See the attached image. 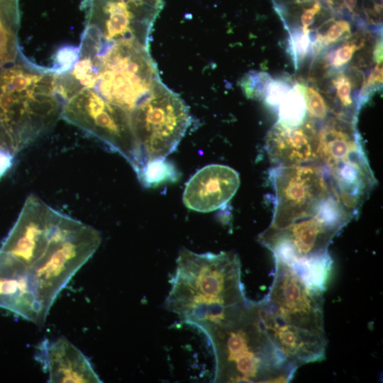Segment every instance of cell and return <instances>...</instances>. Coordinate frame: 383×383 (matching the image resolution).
Returning a JSON list of instances; mask_svg holds the SVG:
<instances>
[{
  "instance_id": "cell-10",
  "label": "cell",
  "mask_w": 383,
  "mask_h": 383,
  "mask_svg": "<svg viewBox=\"0 0 383 383\" xmlns=\"http://www.w3.org/2000/svg\"><path fill=\"white\" fill-rule=\"evenodd\" d=\"M326 173L323 167L310 164L279 166L274 170L275 205L269 227L282 228L312 216L335 196Z\"/></svg>"
},
{
  "instance_id": "cell-4",
  "label": "cell",
  "mask_w": 383,
  "mask_h": 383,
  "mask_svg": "<svg viewBox=\"0 0 383 383\" xmlns=\"http://www.w3.org/2000/svg\"><path fill=\"white\" fill-rule=\"evenodd\" d=\"M202 332L214 355V382H288L298 368L271 340L255 302Z\"/></svg>"
},
{
  "instance_id": "cell-14",
  "label": "cell",
  "mask_w": 383,
  "mask_h": 383,
  "mask_svg": "<svg viewBox=\"0 0 383 383\" xmlns=\"http://www.w3.org/2000/svg\"><path fill=\"white\" fill-rule=\"evenodd\" d=\"M304 89L301 85L296 84L286 94L278 106V123L295 127L305 121L307 110Z\"/></svg>"
},
{
  "instance_id": "cell-27",
  "label": "cell",
  "mask_w": 383,
  "mask_h": 383,
  "mask_svg": "<svg viewBox=\"0 0 383 383\" xmlns=\"http://www.w3.org/2000/svg\"><path fill=\"white\" fill-rule=\"evenodd\" d=\"M312 0H295V2L297 4H309Z\"/></svg>"
},
{
  "instance_id": "cell-20",
  "label": "cell",
  "mask_w": 383,
  "mask_h": 383,
  "mask_svg": "<svg viewBox=\"0 0 383 383\" xmlns=\"http://www.w3.org/2000/svg\"><path fill=\"white\" fill-rule=\"evenodd\" d=\"M350 35V26L349 23L345 20H339L329 26L325 35L321 36L319 35V37L323 43L327 45L338 42L343 38L348 37Z\"/></svg>"
},
{
  "instance_id": "cell-3",
  "label": "cell",
  "mask_w": 383,
  "mask_h": 383,
  "mask_svg": "<svg viewBox=\"0 0 383 383\" xmlns=\"http://www.w3.org/2000/svg\"><path fill=\"white\" fill-rule=\"evenodd\" d=\"M238 256L182 248L165 307L201 331L221 324L248 304Z\"/></svg>"
},
{
  "instance_id": "cell-7",
  "label": "cell",
  "mask_w": 383,
  "mask_h": 383,
  "mask_svg": "<svg viewBox=\"0 0 383 383\" xmlns=\"http://www.w3.org/2000/svg\"><path fill=\"white\" fill-rule=\"evenodd\" d=\"M94 57L96 86L106 101L131 112L165 86L160 82L148 52V40L125 38Z\"/></svg>"
},
{
  "instance_id": "cell-24",
  "label": "cell",
  "mask_w": 383,
  "mask_h": 383,
  "mask_svg": "<svg viewBox=\"0 0 383 383\" xmlns=\"http://www.w3.org/2000/svg\"><path fill=\"white\" fill-rule=\"evenodd\" d=\"M15 155L0 139V179L12 166Z\"/></svg>"
},
{
  "instance_id": "cell-1",
  "label": "cell",
  "mask_w": 383,
  "mask_h": 383,
  "mask_svg": "<svg viewBox=\"0 0 383 383\" xmlns=\"http://www.w3.org/2000/svg\"><path fill=\"white\" fill-rule=\"evenodd\" d=\"M101 242L94 227L64 215L46 255L18 270L0 260V308L43 326L53 303Z\"/></svg>"
},
{
  "instance_id": "cell-22",
  "label": "cell",
  "mask_w": 383,
  "mask_h": 383,
  "mask_svg": "<svg viewBox=\"0 0 383 383\" xmlns=\"http://www.w3.org/2000/svg\"><path fill=\"white\" fill-rule=\"evenodd\" d=\"M307 31H295L292 35V48L294 53H295L294 55L296 60L303 59L307 53L308 47L310 44Z\"/></svg>"
},
{
  "instance_id": "cell-26",
  "label": "cell",
  "mask_w": 383,
  "mask_h": 383,
  "mask_svg": "<svg viewBox=\"0 0 383 383\" xmlns=\"http://www.w3.org/2000/svg\"><path fill=\"white\" fill-rule=\"evenodd\" d=\"M343 4L351 11L355 9L357 3V0H342Z\"/></svg>"
},
{
  "instance_id": "cell-25",
  "label": "cell",
  "mask_w": 383,
  "mask_h": 383,
  "mask_svg": "<svg viewBox=\"0 0 383 383\" xmlns=\"http://www.w3.org/2000/svg\"><path fill=\"white\" fill-rule=\"evenodd\" d=\"M320 11L321 7L316 2H315L311 8L304 10L301 16L303 30H308V28L313 24L316 15L318 14Z\"/></svg>"
},
{
  "instance_id": "cell-28",
  "label": "cell",
  "mask_w": 383,
  "mask_h": 383,
  "mask_svg": "<svg viewBox=\"0 0 383 383\" xmlns=\"http://www.w3.org/2000/svg\"><path fill=\"white\" fill-rule=\"evenodd\" d=\"M333 1H334V2H335V1H338V2H340V1H342V0H333Z\"/></svg>"
},
{
  "instance_id": "cell-19",
  "label": "cell",
  "mask_w": 383,
  "mask_h": 383,
  "mask_svg": "<svg viewBox=\"0 0 383 383\" xmlns=\"http://www.w3.org/2000/svg\"><path fill=\"white\" fill-rule=\"evenodd\" d=\"M336 89V94L339 99L340 111L339 116L342 115V108L348 109L353 106V99L351 97V82L349 79L343 74L338 76L333 82Z\"/></svg>"
},
{
  "instance_id": "cell-11",
  "label": "cell",
  "mask_w": 383,
  "mask_h": 383,
  "mask_svg": "<svg viewBox=\"0 0 383 383\" xmlns=\"http://www.w3.org/2000/svg\"><path fill=\"white\" fill-rule=\"evenodd\" d=\"M239 185V174L235 170L223 165H209L198 170L187 182L183 202L191 210L210 212L228 203Z\"/></svg>"
},
{
  "instance_id": "cell-16",
  "label": "cell",
  "mask_w": 383,
  "mask_h": 383,
  "mask_svg": "<svg viewBox=\"0 0 383 383\" xmlns=\"http://www.w3.org/2000/svg\"><path fill=\"white\" fill-rule=\"evenodd\" d=\"M17 53L14 30L0 16V67L12 62Z\"/></svg>"
},
{
  "instance_id": "cell-18",
  "label": "cell",
  "mask_w": 383,
  "mask_h": 383,
  "mask_svg": "<svg viewBox=\"0 0 383 383\" xmlns=\"http://www.w3.org/2000/svg\"><path fill=\"white\" fill-rule=\"evenodd\" d=\"M291 88L284 80H271L265 91L266 103L272 107H278Z\"/></svg>"
},
{
  "instance_id": "cell-5",
  "label": "cell",
  "mask_w": 383,
  "mask_h": 383,
  "mask_svg": "<svg viewBox=\"0 0 383 383\" xmlns=\"http://www.w3.org/2000/svg\"><path fill=\"white\" fill-rule=\"evenodd\" d=\"M57 79L19 65L0 69V138L16 154L62 115Z\"/></svg>"
},
{
  "instance_id": "cell-13",
  "label": "cell",
  "mask_w": 383,
  "mask_h": 383,
  "mask_svg": "<svg viewBox=\"0 0 383 383\" xmlns=\"http://www.w3.org/2000/svg\"><path fill=\"white\" fill-rule=\"evenodd\" d=\"M304 122L295 127L278 123L274 126L266 141L272 162L279 166H291L317 160L318 133L311 123Z\"/></svg>"
},
{
  "instance_id": "cell-21",
  "label": "cell",
  "mask_w": 383,
  "mask_h": 383,
  "mask_svg": "<svg viewBox=\"0 0 383 383\" xmlns=\"http://www.w3.org/2000/svg\"><path fill=\"white\" fill-rule=\"evenodd\" d=\"M18 0H0V16L4 22L16 30L19 19Z\"/></svg>"
},
{
  "instance_id": "cell-15",
  "label": "cell",
  "mask_w": 383,
  "mask_h": 383,
  "mask_svg": "<svg viewBox=\"0 0 383 383\" xmlns=\"http://www.w3.org/2000/svg\"><path fill=\"white\" fill-rule=\"evenodd\" d=\"M174 176V168L165 159L147 163L138 177L145 185L151 186Z\"/></svg>"
},
{
  "instance_id": "cell-17",
  "label": "cell",
  "mask_w": 383,
  "mask_h": 383,
  "mask_svg": "<svg viewBox=\"0 0 383 383\" xmlns=\"http://www.w3.org/2000/svg\"><path fill=\"white\" fill-rule=\"evenodd\" d=\"M304 97L306 110L310 116L323 119L327 115L328 107L318 91L312 87L305 88Z\"/></svg>"
},
{
  "instance_id": "cell-12",
  "label": "cell",
  "mask_w": 383,
  "mask_h": 383,
  "mask_svg": "<svg viewBox=\"0 0 383 383\" xmlns=\"http://www.w3.org/2000/svg\"><path fill=\"white\" fill-rule=\"evenodd\" d=\"M35 357L48 374V382H101L87 357L64 337L43 340Z\"/></svg>"
},
{
  "instance_id": "cell-8",
  "label": "cell",
  "mask_w": 383,
  "mask_h": 383,
  "mask_svg": "<svg viewBox=\"0 0 383 383\" xmlns=\"http://www.w3.org/2000/svg\"><path fill=\"white\" fill-rule=\"evenodd\" d=\"M62 116L104 141L126 158L139 174L143 161L128 111L106 101L96 91L84 89L67 100Z\"/></svg>"
},
{
  "instance_id": "cell-6",
  "label": "cell",
  "mask_w": 383,
  "mask_h": 383,
  "mask_svg": "<svg viewBox=\"0 0 383 383\" xmlns=\"http://www.w3.org/2000/svg\"><path fill=\"white\" fill-rule=\"evenodd\" d=\"M353 217L333 196L316 213L282 228L268 227L257 240L275 260L296 267L324 290L332 266L329 244Z\"/></svg>"
},
{
  "instance_id": "cell-23",
  "label": "cell",
  "mask_w": 383,
  "mask_h": 383,
  "mask_svg": "<svg viewBox=\"0 0 383 383\" xmlns=\"http://www.w3.org/2000/svg\"><path fill=\"white\" fill-rule=\"evenodd\" d=\"M358 48L356 43H348L342 45L334 52L331 65L335 67L345 65L351 60L353 53Z\"/></svg>"
},
{
  "instance_id": "cell-9",
  "label": "cell",
  "mask_w": 383,
  "mask_h": 383,
  "mask_svg": "<svg viewBox=\"0 0 383 383\" xmlns=\"http://www.w3.org/2000/svg\"><path fill=\"white\" fill-rule=\"evenodd\" d=\"M131 117L142 170L147 163L165 160L173 152L191 122L187 105L166 87L140 104Z\"/></svg>"
},
{
  "instance_id": "cell-2",
  "label": "cell",
  "mask_w": 383,
  "mask_h": 383,
  "mask_svg": "<svg viewBox=\"0 0 383 383\" xmlns=\"http://www.w3.org/2000/svg\"><path fill=\"white\" fill-rule=\"evenodd\" d=\"M323 292L296 268L275 260L270 291L262 300L255 302L271 340L297 367L325 357L327 341Z\"/></svg>"
}]
</instances>
